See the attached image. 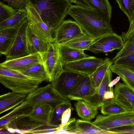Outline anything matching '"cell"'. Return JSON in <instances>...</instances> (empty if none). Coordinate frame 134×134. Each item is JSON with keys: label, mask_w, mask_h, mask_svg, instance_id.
I'll return each mask as SVG.
<instances>
[{"label": "cell", "mask_w": 134, "mask_h": 134, "mask_svg": "<svg viewBox=\"0 0 134 134\" xmlns=\"http://www.w3.org/2000/svg\"><path fill=\"white\" fill-rule=\"evenodd\" d=\"M67 14L74 19L85 33L96 40L114 32L110 23L95 9L71 4Z\"/></svg>", "instance_id": "1"}, {"label": "cell", "mask_w": 134, "mask_h": 134, "mask_svg": "<svg viewBox=\"0 0 134 134\" xmlns=\"http://www.w3.org/2000/svg\"><path fill=\"white\" fill-rule=\"evenodd\" d=\"M43 22L55 32L67 15L69 0H28Z\"/></svg>", "instance_id": "2"}, {"label": "cell", "mask_w": 134, "mask_h": 134, "mask_svg": "<svg viewBox=\"0 0 134 134\" xmlns=\"http://www.w3.org/2000/svg\"><path fill=\"white\" fill-rule=\"evenodd\" d=\"M0 82L12 91L27 95L38 88L42 82L18 71L1 65Z\"/></svg>", "instance_id": "3"}, {"label": "cell", "mask_w": 134, "mask_h": 134, "mask_svg": "<svg viewBox=\"0 0 134 134\" xmlns=\"http://www.w3.org/2000/svg\"><path fill=\"white\" fill-rule=\"evenodd\" d=\"M25 101L32 105L46 104L50 105L54 110L63 104L70 102V100L60 94L51 83L38 87L27 95Z\"/></svg>", "instance_id": "4"}, {"label": "cell", "mask_w": 134, "mask_h": 134, "mask_svg": "<svg viewBox=\"0 0 134 134\" xmlns=\"http://www.w3.org/2000/svg\"><path fill=\"white\" fill-rule=\"evenodd\" d=\"M28 24L36 34L47 43L54 42L55 32L43 21L39 14L28 0L26 7Z\"/></svg>", "instance_id": "5"}, {"label": "cell", "mask_w": 134, "mask_h": 134, "mask_svg": "<svg viewBox=\"0 0 134 134\" xmlns=\"http://www.w3.org/2000/svg\"><path fill=\"white\" fill-rule=\"evenodd\" d=\"M85 75L64 68L51 84L62 95L68 98L74 87Z\"/></svg>", "instance_id": "6"}, {"label": "cell", "mask_w": 134, "mask_h": 134, "mask_svg": "<svg viewBox=\"0 0 134 134\" xmlns=\"http://www.w3.org/2000/svg\"><path fill=\"white\" fill-rule=\"evenodd\" d=\"M92 123L105 131L123 126L134 125V111L108 115H99Z\"/></svg>", "instance_id": "7"}, {"label": "cell", "mask_w": 134, "mask_h": 134, "mask_svg": "<svg viewBox=\"0 0 134 134\" xmlns=\"http://www.w3.org/2000/svg\"><path fill=\"white\" fill-rule=\"evenodd\" d=\"M112 72L109 68L97 89L96 93L92 96L85 97L82 100L85 101L90 105L98 108L108 100L114 98L113 87L109 86L112 81Z\"/></svg>", "instance_id": "8"}, {"label": "cell", "mask_w": 134, "mask_h": 134, "mask_svg": "<svg viewBox=\"0 0 134 134\" xmlns=\"http://www.w3.org/2000/svg\"><path fill=\"white\" fill-rule=\"evenodd\" d=\"M44 64L47 76V81L51 82L63 70L57 44L48 43L47 52L44 57Z\"/></svg>", "instance_id": "9"}, {"label": "cell", "mask_w": 134, "mask_h": 134, "mask_svg": "<svg viewBox=\"0 0 134 134\" xmlns=\"http://www.w3.org/2000/svg\"><path fill=\"white\" fill-rule=\"evenodd\" d=\"M28 24L27 18L18 27L16 37L12 46L5 55L6 60H9L29 54L27 45L26 30Z\"/></svg>", "instance_id": "10"}, {"label": "cell", "mask_w": 134, "mask_h": 134, "mask_svg": "<svg viewBox=\"0 0 134 134\" xmlns=\"http://www.w3.org/2000/svg\"><path fill=\"white\" fill-rule=\"evenodd\" d=\"M85 32L79 25L71 20H64L55 31L54 42L61 43L80 36Z\"/></svg>", "instance_id": "11"}, {"label": "cell", "mask_w": 134, "mask_h": 134, "mask_svg": "<svg viewBox=\"0 0 134 134\" xmlns=\"http://www.w3.org/2000/svg\"><path fill=\"white\" fill-rule=\"evenodd\" d=\"M110 59H104L91 56L68 63L64 69L80 74L89 75L92 74L99 66Z\"/></svg>", "instance_id": "12"}, {"label": "cell", "mask_w": 134, "mask_h": 134, "mask_svg": "<svg viewBox=\"0 0 134 134\" xmlns=\"http://www.w3.org/2000/svg\"><path fill=\"white\" fill-rule=\"evenodd\" d=\"M116 102L128 111H134V91L124 83H116L114 90Z\"/></svg>", "instance_id": "13"}, {"label": "cell", "mask_w": 134, "mask_h": 134, "mask_svg": "<svg viewBox=\"0 0 134 134\" xmlns=\"http://www.w3.org/2000/svg\"><path fill=\"white\" fill-rule=\"evenodd\" d=\"M44 55L40 53L13 59L5 60L0 65L17 71H20L30 67L38 63L44 62Z\"/></svg>", "instance_id": "14"}, {"label": "cell", "mask_w": 134, "mask_h": 134, "mask_svg": "<svg viewBox=\"0 0 134 134\" xmlns=\"http://www.w3.org/2000/svg\"><path fill=\"white\" fill-rule=\"evenodd\" d=\"M32 108V105L25 101L14 108L11 111L1 117L0 130L7 129L8 125L11 122L28 117Z\"/></svg>", "instance_id": "15"}, {"label": "cell", "mask_w": 134, "mask_h": 134, "mask_svg": "<svg viewBox=\"0 0 134 134\" xmlns=\"http://www.w3.org/2000/svg\"><path fill=\"white\" fill-rule=\"evenodd\" d=\"M97 90L92 86L88 75H85L74 87L68 98L70 100H82L83 98L92 96Z\"/></svg>", "instance_id": "16"}, {"label": "cell", "mask_w": 134, "mask_h": 134, "mask_svg": "<svg viewBox=\"0 0 134 134\" xmlns=\"http://www.w3.org/2000/svg\"><path fill=\"white\" fill-rule=\"evenodd\" d=\"M56 44L63 67L68 63L91 56L85 54L84 51L74 49L60 44Z\"/></svg>", "instance_id": "17"}, {"label": "cell", "mask_w": 134, "mask_h": 134, "mask_svg": "<svg viewBox=\"0 0 134 134\" xmlns=\"http://www.w3.org/2000/svg\"><path fill=\"white\" fill-rule=\"evenodd\" d=\"M53 110L50 105L37 104L33 105L28 117L31 120L48 124H50Z\"/></svg>", "instance_id": "18"}, {"label": "cell", "mask_w": 134, "mask_h": 134, "mask_svg": "<svg viewBox=\"0 0 134 134\" xmlns=\"http://www.w3.org/2000/svg\"><path fill=\"white\" fill-rule=\"evenodd\" d=\"M27 95L12 91L0 96V114L14 108L25 101Z\"/></svg>", "instance_id": "19"}, {"label": "cell", "mask_w": 134, "mask_h": 134, "mask_svg": "<svg viewBox=\"0 0 134 134\" xmlns=\"http://www.w3.org/2000/svg\"><path fill=\"white\" fill-rule=\"evenodd\" d=\"M26 37L29 54L40 53L44 56L47 52L48 43L39 38L28 24L26 30Z\"/></svg>", "instance_id": "20"}, {"label": "cell", "mask_w": 134, "mask_h": 134, "mask_svg": "<svg viewBox=\"0 0 134 134\" xmlns=\"http://www.w3.org/2000/svg\"><path fill=\"white\" fill-rule=\"evenodd\" d=\"M18 27L0 30V52L5 55L12 46L16 36Z\"/></svg>", "instance_id": "21"}, {"label": "cell", "mask_w": 134, "mask_h": 134, "mask_svg": "<svg viewBox=\"0 0 134 134\" xmlns=\"http://www.w3.org/2000/svg\"><path fill=\"white\" fill-rule=\"evenodd\" d=\"M110 69L112 72L118 75L124 83L134 91V70L114 63Z\"/></svg>", "instance_id": "22"}, {"label": "cell", "mask_w": 134, "mask_h": 134, "mask_svg": "<svg viewBox=\"0 0 134 134\" xmlns=\"http://www.w3.org/2000/svg\"><path fill=\"white\" fill-rule=\"evenodd\" d=\"M78 116L82 120L90 121L98 114V108L83 100H79L74 104Z\"/></svg>", "instance_id": "23"}, {"label": "cell", "mask_w": 134, "mask_h": 134, "mask_svg": "<svg viewBox=\"0 0 134 134\" xmlns=\"http://www.w3.org/2000/svg\"><path fill=\"white\" fill-rule=\"evenodd\" d=\"M85 32L83 35L70 40L61 43L62 45L78 50L84 51L96 40Z\"/></svg>", "instance_id": "24"}, {"label": "cell", "mask_w": 134, "mask_h": 134, "mask_svg": "<svg viewBox=\"0 0 134 134\" xmlns=\"http://www.w3.org/2000/svg\"><path fill=\"white\" fill-rule=\"evenodd\" d=\"M19 71L29 77L41 82L47 80V74L43 62L37 63Z\"/></svg>", "instance_id": "25"}, {"label": "cell", "mask_w": 134, "mask_h": 134, "mask_svg": "<svg viewBox=\"0 0 134 134\" xmlns=\"http://www.w3.org/2000/svg\"><path fill=\"white\" fill-rule=\"evenodd\" d=\"M75 125L76 134H108L107 131L99 128L90 121L77 119Z\"/></svg>", "instance_id": "26"}, {"label": "cell", "mask_w": 134, "mask_h": 134, "mask_svg": "<svg viewBox=\"0 0 134 134\" xmlns=\"http://www.w3.org/2000/svg\"><path fill=\"white\" fill-rule=\"evenodd\" d=\"M107 21H110L112 7L108 0H85Z\"/></svg>", "instance_id": "27"}, {"label": "cell", "mask_w": 134, "mask_h": 134, "mask_svg": "<svg viewBox=\"0 0 134 134\" xmlns=\"http://www.w3.org/2000/svg\"><path fill=\"white\" fill-rule=\"evenodd\" d=\"M27 16V12L26 8L18 10L13 15L0 23V30L19 27Z\"/></svg>", "instance_id": "28"}, {"label": "cell", "mask_w": 134, "mask_h": 134, "mask_svg": "<svg viewBox=\"0 0 134 134\" xmlns=\"http://www.w3.org/2000/svg\"><path fill=\"white\" fill-rule=\"evenodd\" d=\"M96 41L114 50L121 49L124 44L121 36L114 32L105 35L97 40Z\"/></svg>", "instance_id": "29"}, {"label": "cell", "mask_w": 134, "mask_h": 134, "mask_svg": "<svg viewBox=\"0 0 134 134\" xmlns=\"http://www.w3.org/2000/svg\"><path fill=\"white\" fill-rule=\"evenodd\" d=\"M113 63L110 59L99 66L91 74L88 75L91 84L96 90L100 85L106 73Z\"/></svg>", "instance_id": "30"}, {"label": "cell", "mask_w": 134, "mask_h": 134, "mask_svg": "<svg viewBox=\"0 0 134 134\" xmlns=\"http://www.w3.org/2000/svg\"><path fill=\"white\" fill-rule=\"evenodd\" d=\"M100 111L104 115L116 114L128 111L116 102L114 98L108 100L101 106Z\"/></svg>", "instance_id": "31"}, {"label": "cell", "mask_w": 134, "mask_h": 134, "mask_svg": "<svg viewBox=\"0 0 134 134\" xmlns=\"http://www.w3.org/2000/svg\"><path fill=\"white\" fill-rule=\"evenodd\" d=\"M16 128L18 133H26L29 131L41 128L48 125L31 120L18 122L17 120Z\"/></svg>", "instance_id": "32"}, {"label": "cell", "mask_w": 134, "mask_h": 134, "mask_svg": "<svg viewBox=\"0 0 134 134\" xmlns=\"http://www.w3.org/2000/svg\"><path fill=\"white\" fill-rule=\"evenodd\" d=\"M70 108L73 109L70 102L63 104L56 107L53 110L50 124L54 125H60L63 113Z\"/></svg>", "instance_id": "33"}, {"label": "cell", "mask_w": 134, "mask_h": 134, "mask_svg": "<svg viewBox=\"0 0 134 134\" xmlns=\"http://www.w3.org/2000/svg\"><path fill=\"white\" fill-rule=\"evenodd\" d=\"M120 9L126 15L129 21L134 13V0H115Z\"/></svg>", "instance_id": "34"}, {"label": "cell", "mask_w": 134, "mask_h": 134, "mask_svg": "<svg viewBox=\"0 0 134 134\" xmlns=\"http://www.w3.org/2000/svg\"><path fill=\"white\" fill-rule=\"evenodd\" d=\"M134 52V38L131 39L124 43L122 48L116 53L111 60L113 62L117 59L122 57Z\"/></svg>", "instance_id": "35"}, {"label": "cell", "mask_w": 134, "mask_h": 134, "mask_svg": "<svg viewBox=\"0 0 134 134\" xmlns=\"http://www.w3.org/2000/svg\"><path fill=\"white\" fill-rule=\"evenodd\" d=\"M18 10L9 5L0 2V23L4 21L14 15Z\"/></svg>", "instance_id": "36"}, {"label": "cell", "mask_w": 134, "mask_h": 134, "mask_svg": "<svg viewBox=\"0 0 134 134\" xmlns=\"http://www.w3.org/2000/svg\"><path fill=\"white\" fill-rule=\"evenodd\" d=\"M113 63L134 70V52L114 60Z\"/></svg>", "instance_id": "37"}, {"label": "cell", "mask_w": 134, "mask_h": 134, "mask_svg": "<svg viewBox=\"0 0 134 134\" xmlns=\"http://www.w3.org/2000/svg\"><path fill=\"white\" fill-rule=\"evenodd\" d=\"M60 125H54L51 124L44 126L41 128L29 131L26 133L29 134H55L60 128Z\"/></svg>", "instance_id": "38"}, {"label": "cell", "mask_w": 134, "mask_h": 134, "mask_svg": "<svg viewBox=\"0 0 134 134\" xmlns=\"http://www.w3.org/2000/svg\"><path fill=\"white\" fill-rule=\"evenodd\" d=\"M75 118L70 119L68 122L60 128L55 134H76L75 123L76 121Z\"/></svg>", "instance_id": "39"}, {"label": "cell", "mask_w": 134, "mask_h": 134, "mask_svg": "<svg viewBox=\"0 0 134 134\" xmlns=\"http://www.w3.org/2000/svg\"><path fill=\"white\" fill-rule=\"evenodd\" d=\"M114 49L98 43L96 41L87 49L94 53H104L112 52Z\"/></svg>", "instance_id": "40"}, {"label": "cell", "mask_w": 134, "mask_h": 134, "mask_svg": "<svg viewBox=\"0 0 134 134\" xmlns=\"http://www.w3.org/2000/svg\"><path fill=\"white\" fill-rule=\"evenodd\" d=\"M108 134H134V125L124 126L111 129Z\"/></svg>", "instance_id": "41"}, {"label": "cell", "mask_w": 134, "mask_h": 134, "mask_svg": "<svg viewBox=\"0 0 134 134\" xmlns=\"http://www.w3.org/2000/svg\"><path fill=\"white\" fill-rule=\"evenodd\" d=\"M129 21V26L128 30L121 34V36L124 43L131 39L134 38V13Z\"/></svg>", "instance_id": "42"}, {"label": "cell", "mask_w": 134, "mask_h": 134, "mask_svg": "<svg viewBox=\"0 0 134 134\" xmlns=\"http://www.w3.org/2000/svg\"><path fill=\"white\" fill-rule=\"evenodd\" d=\"M7 2L8 5L18 10L26 8L28 0H2Z\"/></svg>", "instance_id": "43"}, {"label": "cell", "mask_w": 134, "mask_h": 134, "mask_svg": "<svg viewBox=\"0 0 134 134\" xmlns=\"http://www.w3.org/2000/svg\"><path fill=\"white\" fill-rule=\"evenodd\" d=\"M72 109L70 108L66 110L63 113L61 119V127L65 125L70 119L71 116V110Z\"/></svg>", "instance_id": "44"}, {"label": "cell", "mask_w": 134, "mask_h": 134, "mask_svg": "<svg viewBox=\"0 0 134 134\" xmlns=\"http://www.w3.org/2000/svg\"><path fill=\"white\" fill-rule=\"evenodd\" d=\"M71 3L89 8H93L85 0H69Z\"/></svg>", "instance_id": "45"}, {"label": "cell", "mask_w": 134, "mask_h": 134, "mask_svg": "<svg viewBox=\"0 0 134 134\" xmlns=\"http://www.w3.org/2000/svg\"><path fill=\"white\" fill-rule=\"evenodd\" d=\"M120 78L119 77L118 78H117V79H116L113 81H112L109 85L110 87H113V86L117 83L119 81V79H120Z\"/></svg>", "instance_id": "46"}]
</instances>
